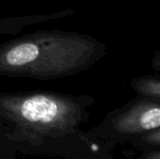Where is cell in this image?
Returning a JSON list of instances; mask_svg holds the SVG:
<instances>
[{
	"instance_id": "cell-1",
	"label": "cell",
	"mask_w": 160,
	"mask_h": 159,
	"mask_svg": "<svg viewBox=\"0 0 160 159\" xmlns=\"http://www.w3.org/2000/svg\"><path fill=\"white\" fill-rule=\"evenodd\" d=\"M98 38L76 31L42 29L0 44V77L51 81L91 68L106 54Z\"/></svg>"
},
{
	"instance_id": "cell-2",
	"label": "cell",
	"mask_w": 160,
	"mask_h": 159,
	"mask_svg": "<svg viewBox=\"0 0 160 159\" xmlns=\"http://www.w3.org/2000/svg\"><path fill=\"white\" fill-rule=\"evenodd\" d=\"M95 103L89 95L51 91L0 92V126L13 136L65 138L78 132Z\"/></svg>"
},
{
	"instance_id": "cell-3",
	"label": "cell",
	"mask_w": 160,
	"mask_h": 159,
	"mask_svg": "<svg viewBox=\"0 0 160 159\" xmlns=\"http://www.w3.org/2000/svg\"><path fill=\"white\" fill-rule=\"evenodd\" d=\"M101 127L123 136L142 135L158 129L160 127V99L138 96L110 112Z\"/></svg>"
},
{
	"instance_id": "cell-4",
	"label": "cell",
	"mask_w": 160,
	"mask_h": 159,
	"mask_svg": "<svg viewBox=\"0 0 160 159\" xmlns=\"http://www.w3.org/2000/svg\"><path fill=\"white\" fill-rule=\"evenodd\" d=\"M130 87L138 96L160 99V79L158 74L134 78L130 82Z\"/></svg>"
},
{
	"instance_id": "cell-6",
	"label": "cell",
	"mask_w": 160,
	"mask_h": 159,
	"mask_svg": "<svg viewBox=\"0 0 160 159\" xmlns=\"http://www.w3.org/2000/svg\"><path fill=\"white\" fill-rule=\"evenodd\" d=\"M146 159H159V153L158 152L153 153V154H151Z\"/></svg>"
},
{
	"instance_id": "cell-5",
	"label": "cell",
	"mask_w": 160,
	"mask_h": 159,
	"mask_svg": "<svg viewBox=\"0 0 160 159\" xmlns=\"http://www.w3.org/2000/svg\"><path fill=\"white\" fill-rule=\"evenodd\" d=\"M152 67L153 68L157 71V74L159 75L160 70V52L159 51H156L154 57L152 58Z\"/></svg>"
}]
</instances>
